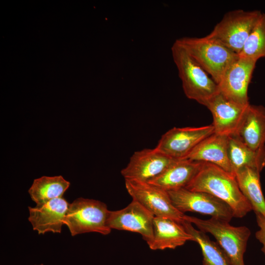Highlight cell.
I'll list each match as a JSON object with an SVG mask.
<instances>
[{
    "label": "cell",
    "mask_w": 265,
    "mask_h": 265,
    "mask_svg": "<svg viewBox=\"0 0 265 265\" xmlns=\"http://www.w3.org/2000/svg\"><path fill=\"white\" fill-rule=\"evenodd\" d=\"M184 219L199 230L212 234L227 256L230 265H245L243 255L251 231L246 226L235 227L216 218L202 219L185 214Z\"/></svg>",
    "instance_id": "obj_4"
},
{
    "label": "cell",
    "mask_w": 265,
    "mask_h": 265,
    "mask_svg": "<svg viewBox=\"0 0 265 265\" xmlns=\"http://www.w3.org/2000/svg\"><path fill=\"white\" fill-rule=\"evenodd\" d=\"M70 185L61 176H42L34 180L28 193L36 206H40L53 199L62 197Z\"/></svg>",
    "instance_id": "obj_21"
},
{
    "label": "cell",
    "mask_w": 265,
    "mask_h": 265,
    "mask_svg": "<svg viewBox=\"0 0 265 265\" xmlns=\"http://www.w3.org/2000/svg\"><path fill=\"white\" fill-rule=\"evenodd\" d=\"M154 238L149 246L153 250L175 249L193 237L183 225L172 219L155 216L153 222Z\"/></svg>",
    "instance_id": "obj_17"
},
{
    "label": "cell",
    "mask_w": 265,
    "mask_h": 265,
    "mask_svg": "<svg viewBox=\"0 0 265 265\" xmlns=\"http://www.w3.org/2000/svg\"><path fill=\"white\" fill-rule=\"evenodd\" d=\"M154 215L138 202L132 200L125 208L109 211L107 223L111 229L140 234L149 246L154 238Z\"/></svg>",
    "instance_id": "obj_10"
},
{
    "label": "cell",
    "mask_w": 265,
    "mask_h": 265,
    "mask_svg": "<svg viewBox=\"0 0 265 265\" xmlns=\"http://www.w3.org/2000/svg\"><path fill=\"white\" fill-rule=\"evenodd\" d=\"M109 212L105 203L80 197L69 203L64 225L72 236L90 232L107 235L111 230L107 223Z\"/></svg>",
    "instance_id": "obj_5"
},
{
    "label": "cell",
    "mask_w": 265,
    "mask_h": 265,
    "mask_svg": "<svg viewBox=\"0 0 265 265\" xmlns=\"http://www.w3.org/2000/svg\"><path fill=\"white\" fill-rule=\"evenodd\" d=\"M262 13L259 10L228 11L207 36L238 55Z\"/></svg>",
    "instance_id": "obj_6"
},
{
    "label": "cell",
    "mask_w": 265,
    "mask_h": 265,
    "mask_svg": "<svg viewBox=\"0 0 265 265\" xmlns=\"http://www.w3.org/2000/svg\"><path fill=\"white\" fill-rule=\"evenodd\" d=\"M214 133L212 124L199 127H174L161 136L155 148L173 159H184L201 141Z\"/></svg>",
    "instance_id": "obj_9"
},
{
    "label": "cell",
    "mask_w": 265,
    "mask_h": 265,
    "mask_svg": "<svg viewBox=\"0 0 265 265\" xmlns=\"http://www.w3.org/2000/svg\"><path fill=\"white\" fill-rule=\"evenodd\" d=\"M168 192L173 205L182 213L198 212L229 222L234 217L233 212L227 204L209 193L186 188Z\"/></svg>",
    "instance_id": "obj_8"
},
{
    "label": "cell",
    "mask_w": 265,
    "mask_h": 265,
    "mask_svg": "<svg viewBox=\"0 0 265 265\" xmlns=\"http://www.w3.org/2000/svg\"><path fill=\"white\" fill-rule=\"evenodd\" d=\"M184 159L213 164L233 174L228 154V137L224 135L214 133L206 137Z\"/></svg>",
    "instance_id": "obj_16"
},
{
    "label": "cell",
    "mask_w": 265,
    "mask_h": 265,
    "mask_svg": "<svg viewBox=\"0 0 265 265\" xmlns=\"http://www.w3.org/2000/svg\"><path fill=\"white\" fill-rule=\"evenodd\" d=\"M249 105L238 104L220 92L216 94L206 106L212 116L214 133L227 137L236 135Z\"/></svg>",
    "instance_id": "obj_13"
},
{
    "label": "cell",
    "mask_w": 265,
    "mask_h": 265,
    "mask_svg": "<svg viewBox=\"0 0 265 265\" xmlns=\"http://www.w3.org/2000/svg\"><path fill=\"white\" fill-rule=\"evenodd\" d=\"M256 220L259 229L256 232V238L262 243V251L265 255V217L256 213Z\"/></svg>",
    "instance_id": "obj_24"
},
{
    "label": "cell",
    "mask_w": 265,
    "mask_h": 265,
    "mask_svg": "<svg viewBox=\"0 0 265 265\" xmlns=\"http://www.w3.org/2000/svg\"><path fill=\"white\" fill-rule=\"evenodd\" d=\"M259 171L250 168H243L237 171L235 176L239 187L250 204L252 210L265 217V199L260 184Z\"/></svg>",
    "instance_id": "obj_20"
},
{
    "label": "cell",
    "mask_w": 265,
    "mask_h": 265,
    "mask_svg": "<svg viewBox=\"0 0 265 265\" xmlns=\"http://www.w3.org/2000/svg\"><path fill=\"white\" fill-rule=\"evenodd\" d=\"M218 84L229 66L238 55L207 35L183 37L175 41Z\"/></svg>",
    "instance_id": "obj_3"
},
{
    "label": "cell",
    "mask_w": 265,
    "mask_h": 265,
    "mask_svg": "<svg viewBox=\"0 0 265 265\" xmlns=\"http://www.w3.org/2000/svg\"><path fill=\"white\" fill-rule=\"evenodd\" d=\"M181 224L193 237V241L200 246L203 257V265H230L225 253L216 242L211 240L206 234L194 228L192 223L186 220Z\"/></svg>",
    "instance_id": "obj_22"
},
{
    "label": "cell",
    "mask_w": 265,
    "mask_h": 265,
    "mask_svg": "<svg viewBox=\"0 0 265 265\" xmlns=\"http://www.w3.org/2000/svg\"><path fill=\"white\" fill-rule=\"evenodd\" d=\"M44 265L43 264H39V265Z\"/></svg>",
    "instance_id": "obj_25"
},
{
    "label": "cell",
    "mask_w": 265,
    "mask_h": 265,
    "mask_svg": "<svg viewBox=\"0 0 265 265\" xmlns=\"http://www.w3.org/2000/svg\"><path fill=\"white\" fill-rule=\"evenodd\" d=\"M256 62L238 56L229 66L217 84L219 92L238 104L249 105L248 89Z\"/></svg>",
    "instance_id": "obj_11"
},
{
    "label": "cell",
    "mask_w": 265,
    "mask_h": 265,
    "mask_svg": "<svg viewBox=\"0 0 265 265\" xmlns=\"http://www.w3.org/2000/svg\"><path fill=\"white\" fill-rule=\"evenodd\" d=\"M171 53L185 95L206 106L219 92L217 84L176 41L172 46Z\"/></svg>",
    "instance_id": "obj_2"
},
{
    "label": "cell",
    "mask_w": 265,
    "mask_h": 265,
    "mask_svg": "<svg viewBox=\"0 0 265 265\" xmlns=\"http://www.w3.org/2000/svg\"><path fill=\"white\" fill-rule=\"evenodd\" d=\"M204 163L188 159H175L162 173L147 182L167 191L185 188Z\"/></svg>",
    "instance_id": "obj_15"
},
{
    "label": "cell",
    "mask_w": 265,
    "mask_h": 265,
    "mask_svg": "<svg viewBox=\"0 0 265 265\" xmlns=\"http://www.w3.org/2000/svg\"><path fill=\"white\" fill-rule=\"evenodd\" d=\"M185 188L209 193L223 201L231 208L235 217H243L252 210L242 193L235 176L213 164L204 162Z\"/></svg>",
    "instance_id": "obj_1"
},
{
    "label": "cell",
    "mask_w": 265,
    "mask_h": 265,
    "mask_svg": "<svg viewBox=\"0 0 265 265\" xmlns=\"http://www.w3.org/2000/svg\"><path fill=\"white\" fill-rule=\"evenodd\" d=\"M228 154L234 175L238 170L246 167L261 172L265 166V146L253 149L236 135L228 137Z\"/></svg>",
    "instance_id": "obj_18"
},
{
    "label": "cell",
    "mask_w": 265,
    "mask_h": 265,
    "mask_svg": "<svg viewBox=\"0 0 265 265\" xmlns=\"http://www.w3.org/2000/svg\"><path fill=\"white\" fill-rule=\"evenodd\" d=\"M238 56L256 61L265 57V13L262 12Z\"/></svg>",
    "instance_id": "obj_23"
},
{
    "label": "cell",
    "mask_w": 265,
    "mask_h": 265,
    "mask_svg": "<svg viewBox=\"0 0 265 265\" xmlns=\"http://www.w3.org/2000/svg\"><path fill=\"white\" fill-rule=\"evenodd\" d=\"M125 187L134 200L155 216L172 219L181 224L185 214L173 205L168 191L147 182L125 180Z\"/></svg>",
    "instance_id": "obj_7"
},
{
    "label": "cell",
    "mask_w": 265,
    "mask_h": 265,
    "mask_svg": "<svg viewBox=\"0 0 265 265\" xmlns=\"http://www.w3.org/2000/svg\"><path fill=\"white\" fill-rule=\"evenodd\" d=\"M69 203L62 197L53 199L40 206L28 207V221L39 235L60 233Z\"/></svg>",
    "instance_id": "obj_14"
},
{
    "label": "cell",
    "mask_w": 265,
    "mask_h": 265,
    "mask_svg": "<svg viewBox=\"0 0 265 265\" xmlns=\"http://www.w3.org/2000/svg\"><path fill=\"white\" fill-rule=\"evenodd\" d=\"M175 159L154 149L135 152L121 171L125 180L148 182L162 173Z\"/></svg>",
    "instance_id": "obj_12"
},
{
    "label": "cell",
    "mask_w": 265,
    "mask_h": 265,
    "mask_svg": "<svg viewBox=\"0 0 265 265\" xmlns=\"http://www.w3.org/2000/svg\"><path fill=\"white\" fill-rule=\"evenodd\" d=\"M249 147L257 149L265 146V107L249 104L236 135Z\"/></svg>",
    "instance_id": "obj_19"
}]
</instances>
